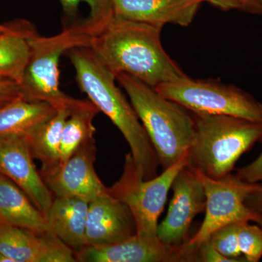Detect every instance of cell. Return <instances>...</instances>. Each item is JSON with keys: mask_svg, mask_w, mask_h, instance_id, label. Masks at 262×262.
I'll use <instances>...</instances> for the list:
<instances>
[{"mask_svg": "<svg viewBox=\"0 0 262 262\" xmlns=\"http://www.w3.org/2000/svg\"><path fill=\"white\" fill-rule=\"evenodd\" d=\"M161 30L113 16L91 36L90 48L115 75L126 74L156 89L187 76L164 50Z\"/></svg>", "mask_w": 262, "mask_h": 262, "instance_id": "1", "label": "cell"}, {"mask_svg": "<svg viewBox=\"0 0 262 262\" xmlns=\"http://www.w3.org/2000/svg\"><path fill=\"white\" fill-rule=\"evenodd\" d=\"M65 54L75 69L76 81L82 92L125 138L136 168L144 179L158 176L160 165L156 152L132 105L117 87L116 75L90 48H73Z\"/></svg>", "mask_w": 262, "mask_h": 262, "instance_id": "2", "label": "cell"}, {"mask_svg": "<svg viewBox=\"0 0 262 262\" xmlns=\"http://www.w3.org/2000/svg\"><path fill=\"white\" fill-rule=\"evenodd\" d=\"M116 79L130 98L163 170L173 166L192 146L194 117L154 88L130 75L117 74Z\"/></svg>", "mask_w": 262, "mask_h": 262, "instance_id": "3", "label": "cell"}, {"mask_svg": "<svg viewBox=\"0 0 262 262\" xmlns=\"http://www.w3.org/2000/svg\"><path fill=\"white\" fill-rule=\"evenodd\" d=\"M188 165L213 179L232 173L239 158L262 138V123L223 115L194 114Z\"/></svg>", "mask_w": 262, "mask_h": 262, "instance_id": "4", "label": "cell"}, {"mask_svg": "<svg viewBox=\"0 0 262 262\" xmlns=\"http://www.w3.org/2000/svg\"><path fill=\"white\" fill-rule=\"evenodd\" d=\"M91 34L81 23L52 37L34 35L29 41L30 54L20 83L24 97L46 101L57 108L71 106L75 98L60 89V58L73 48L91 47Z\"/></svg>", "mask_w": 262, "mask_h": 262, "instance_id": "5", "label": "cell"}, {"mask_svg": "<svg viewBox=\"0 0 262 262\" xmlns=\"http://www.w3.org/2000/svg\"><path fill=\"white\" fill-rule=\"evenodd\" d=\"M188 163L187 154L173 166L163 170L160 175L144 179L136 168L130 153L125 155L121 177L107 188V191L130 210L135 221L136 234L142 237L158 236V220L169 190L177 174Z\"/></svg>", "mask_w": 262, "mask_h": 262, "instance_id": "6", "label": "cell"}, {"mask_svg": "<svg viewBox=\"0 0 262 262\" xmlns=\"http://www.w3.org/2000/svg\"><path fill=\"white\" fill-rule=\"evenodd\" d=\"M194 114L223 115L262 123V104L235 86L186 76L155 89Z\"/></svg>", "mask_w": 262, "mask_h": 262, "instance_id": "7", "label": "cell"}, {"mask_svg": "<svg viewBox=\"0 0 262 262\" xmlns=\"http://www.w3.org/2000/svg\"><path fill=\"white\" fill-rule=\"evenodd\" d=\"M190 168L203 184L206 203L204 220L196 234L186 242L188 246L196 248L216 229L229 224L256 222L258 213L252 211L246 201L261 184L246 182L232 173L213 179Z\"/></svg>", "mask_w": 262, "mask_h": 262, "instance_id": "8", "label": "cell"}, {"mask_svg": "<svg viewBox=\"0 0 262 262\" xmlns=\"http://www.w3.org/2000/svg\"><path fill=\"white\" fill-rule=\"evenodd\" d=\"M96 147L94 136L82 143L67 161L41 169L46 185L55 196H78L91 202L107 192L95 170Z\"/></svg>", "mask_w": 262, "mask_h": 262, "instance_id": "9", "label": "cell"}, {"mask_svg": "<svg viewBox=\"0 0 262 262\" xmlns=\"http://www.w3.org/2000/svg\"><path fill=\"white\" fill-rule=\"evenodd\" d=\"M171 189L168 213L158 224L157 235L165 244L179 246L189 239L193 221L206 209V193L201 181L188 165L177 174Z\"/></svg>", "mask_w": 262, "mask_h": 262, "instance_id": "10", "label": "cell"}, {"mask_svg": "<svg viewBox=\"0 0 262 262\" xmlns=\"http://www.w3.org/2000/svg\"><path fill=\"white\" fill-rule=\"evenodd\" d=\"M80 262H194V255L185 244L175 246L156 237L134 234L117 244L86 246L75 252Z\"/></svg>", "mask_w": 262, "mask_h": 262, "instance_id": "11", "label": "cell"}, {"mask_svg": "<svg viewBox=\"0 0 262 262\" xmlns=\"http://www.w3.org/2000/svg\"><path fill=\"white\" fill-rule=\"evenodd\" d=\"M34 160L26 135L0 138V173L20 188L46 215L54 198Z\"/></svg>", "mask_w": 262, "mask_h": 262, "instance_id": "12", "label": "cell"}, {"mask_svg": "<svg viewBox=\"0 0 262 262\" xmlns=\"http://www.w3.org/2000/svg\"><path fill=\"white\" fill-rule=\"evenodd\" d=\"M0 252L10 262H77L75 252L53 234L3 224Z\"/></svg>", "mask_w": 262, "mask_h": 262, "instance_id": "13", "label": "cell"}, {"mask_svg": "<svg viewBox=\"0 0 262 262\" xmlns=\"http://www.w3.org/2000/svg\"><path fill=\"white\" fill-rule=\"evenodd\" d=\"M85 234L87 246L117 244L136 234L135 221L126 205L107 191L90 202Z\"/></svg>", "mask_w": 262, "mask_h": 262, "instance_id": "14", "label": "cell"}, {"mask_svg": "<svg viewBox=\"0 0 262 262\" xmlns=\"http://www.w3.org/2000/svg\"><path fill=\"white\" fill-rule=\"evenodd\" d=\"M114 16L163 29L166 24L188 27L201 3L196 0H111Z\"/></svg>", "mask_w": 262, "mask_h": 262, "instance_id": "15", "label": "cell"}, {"mask_svg": "<svg viewBox=\"0 0 262 262\" xmlns=\"http://www.w3.org/2000/svg\"><path fill=\"white\" fill-rule=\"evenodd\" d=\"M89 202L78 196H55L46 220L50 233L74 252L87 246L86 221Z\"/></svg>", "mask_w": 262, "mask_h": 262, "instance_id": "16", "label": "cell"}, {"mask_svg": "<svg viewBox=\"0 0 262 262\" xmlns=\"http://www.w3.org/2000/svg\"><path fill=\"white\" fill-rule=\"evenodd\" d=\"M0 224L50 233L46 215L25 192L0 173Z\"/></svg>", "mask_w": 262, "mask_h": 262, "instance_id": "17", "label": "cell"}, {"mask_svg": "<svg viewBox=\"0 0 262 262\" xmlns=\"http://www.w3.org/2000/svg\"><path fill=\"white\" fill-rule=\"evenodd\" d=\"M0 33V80L20 83L30 54L29 41L38 34L32 24L18 19Z\"/></svg>", "mask_w": 262, "mask_h": 262, "instance_id": "18", "label": "cell"}, {"mask_svg": "<svg viewBox=\"0 0 262 262\" xmlns=\"http://www.w3.org/2000/svg\"><path fill=\"white\" fill-rule=\"evenodd\" d=\"M56 107L46 101L21 97L0 106V138L27 135L56 114Z\"/></svg>", "mask_w": 262, "mask_h": 262, "instance_id": "19", "label": "cell"}, {"mask_svg": "<svg viewBox=\"0 0 262 262\" xmlns=\"http://www.w3.org/2000/svg\"><path fill=\"white\" fill-rule=\"evenodd\" d=\"M72 105L58 108L53 116L26 135L33 157L42 163L41 169L52 168L59 163L62 131L70 115Z\"/></svg>", "mask_w": 262, "mask_h": 262, "instance_id": "20", "label": "cell"}, {"mask_svg": "<svg viewBox=\"0 0 262 262\" xmlns=\"http://www.w3.org/2000/svg\"><path fill=\"white\" fill-rule=\"evenodd\" d=\"M98 108L86 100L75 99L62 131L59 163L67 161L84 141L94 136V120Z\"/></svg>", "mask_w": 262, "mask_h": 262, "instance_id": "21", "label": "cell"}, {"mask_svg": "<svg viewBox=\"0 0 262 262\" xmlns=\"http://www.w3.org/2000/svg\"><path fill=\"white\" fill-rule=\"evenodd\" d=\"M63 11L67 17H75L79 7L84 3L89 8V15L80 23L87 29L91 36L101 30L114 16L111 0H59Z\"/></svg>", "mask_w": 262, "mask_h": 262, "instance_id": "22", "label": "cell"}, {"mask_svg": "<svg viewBox=\"0 0 262 262\" xmlns=\"http://www.w3.org/2000/svg\"><path fill=\"white\" fill-rule=\"evenodd\" d=\"M239 224H229L220 227L211 234L208 241L225 257L234 260V262H247L239 248L237 238Z\"/></svg>", "mask_w": 262, "mask_h": 262, "instance_id": "23", "label": "cell"}, {"mask_svg": "<svg viewBox=\"0 0 262 262\" xmlns=\"http://www.w3.org/2000/svg\"><path fill=\"white\" fill-rule=\"evenodd\" d=\"M239 248L247 262H258L262 257V228L251 222H241L237 229Z\"/></svg>", "mask_w": 262, "mask_h": 262, "instance_id": "24", "label": "cell"}, {"mask_svg": "<svg viewBox=\"0 0 262 262\" xmlns=\"http://www.w3.org/2000/svg\"><path fill=\"white\" fill-rule=\"evenodd\" d=\"M260 141H262V138ZM236 175L243 180L252 184L262 182V151L252 163L238 169Z\"/></svg>", "mask_w": 262, "mask_h": 262, "instance_id": "25", "label": "cell"}, {"mask_svg": "<svg viewBox=\"0 0 262 262\" xmlns=\"http://www.w3.org/2000/svg\"><path fill=\"white\" fill-rule=\"evenodd\" d=\"M196 262H234L219 252L208 239L196 246Z\"/></svg>", "mask_w": 262, "mask_h": 262, "instance_id": "26", "label": "cell"}, {"mask_svg": "<svg viewBox=\"0 0 262 262\" xmlns=\"http://www.w3.org/2000/svg\"><path fill=\"white\" fill-rule=\"evenodd\" d=\"M21 97L24 96L20 84L14 81L0 80V106Z\"/></svg>", "mask_w": 262, "mask_h": 262, "instance_id": "27", "label": "cell"}, {"mask_svg": "<svg viewBox=\"0 0 262 262\" xmlns=\"http://www.w3.org/2000/svg\"><path fill=\"white\" fill-rule=\"evenodd\" d=\"M196 1H199L200 3L207 2L225 11L232 10H241L244 11L243 0H196Z\"/></svg>", "mask_w": 262, "mask_h": 262, "instance_id": "28", "label": "cell"}, {"mask_svg": "<svg viewBox=\"0 0 262 262\" xmlns=\"http://www.w3.org/2000/svg\"><path fill=\"white\" fill-rule=\"evenodd\" d=\"M246 205L256 213H262V184L258 189L250 194L246 201Z\"/></svg>", "mask_w": 262, "mask_h": 262, "instance_id": "29", "label": "cell"}, {"mask_svg": "<svg viewBox=\"0 0 262 262\" xmlns=\"http://www.w3.org/2000/svg\"><path fill=\"white\" fill-rule=\"evenodd\" d=\"M244 11L254 14H262V0H243Z\"/></svg>", "mask_w": 262, "mask_h": 262, "instance_id": "30", "label": "cell"}, {"mask_svg": "<svg viewBox=\"0 0 262 262\" xmlns=\"http://www.w3.org/2000/svg\"><path fill=\"white\" fill-rule=\"evenodd\" d=\"M10 23L0 24V33L6 32L10 28Z\"/></svg>", "mask_w": 262, "mask_h": 262, "instance_id": "31", "label": "cell"}, {"mask_svg": "<svg viewBox=\"0 0 262 262\" xmlns=\"http://www.w3.org/2000/svg\"><path fill=\"white\" fill-rule=\"evenodd\" d=\"M256 223L259 225L262 228V213H258V217Z\"/></svg>", "mask_w": 262, "mask_h": 262, "instance_id": "32", "label": "cell"}, {"mask_svg": "<svg viewBox=\"0 0 262 262\" xmlns=\"http://www.w3.org/2000/svg\"><path fill=\"white\" fill-rule=\"evenodd\" d=\"M0 262H10V260L8 258L5 257L4 255L0 252Z\"/></svg>", "mask_w": 262, "mask_h": 262, "instance_id": "33", "label": "cell"}]
</instances>
